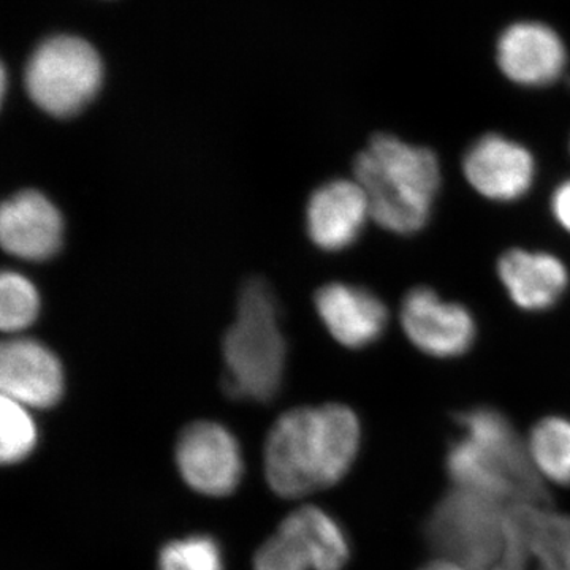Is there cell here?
Wrapping results in <instances>:
<instances>
[{"label":"cell","mask_w":570,"mask_h":570,"mask_svg":"<svg viewBox=\"0 0 570 570\" xmlns=\"http://www.w3.org/2000/svg\"><path fill=\"white\" fill-rule=\"evenodd\" d=\"M360 438L358 417L343 404L285 412L266 439V479L288 499L330 489L351 471Z\"/></svg>","instance_id":"1"},{"label":"cell","mask_w":570,"mask_h":570,"mask_svg":"<svg viewBox=\"0 0 570 570\" xmlns=\"http://www.w3.org/2000/svg\"><path fill=\"white\" fill-rule=\"evenodd\" d=\"M461 434L450 445L445 468L456 489L474 491L508 505H547L543 480L528 442L510 420L490 407L459 415Z\"/></svg>","instance_id":"2"},{"label":"cell","mask_w":570,"mask_h":570,"mask_svg":"<svg viewBox=\"0 0 570 570\" xmlns=\"http://www.w3.org/2000/svg\"><path fill=\"white\" fill-rule=\"evenodd\" d=\"M354 174L374 223L396 235L425 228L442 183L434 151L392 134H377L356 156Z\"/></svg>","instance_id":"3"},{"label":"cell","mask_w":570,"mask_h":570,"mask_svg":"<svg viewBox=\"0 0 570 570\" xmlns=\"http://www.w3.org/2000/svg\"><path fill=\"white\" fill-rule=\"evenodd\" d=\"M223 351L228 395L262 403L276 395L283 381L285 341L277 324L276 299L265 281H249L243 288Z\"/></svg>","instance_id":"4"},{"label":"cell","mask_w":570,"mask_h":570,"mask_svg":"<svg viewBox=\"0 0 570 570\" xmlns=\"http://www.w3.org/2000/svg\"><path fill=\"white\" fill-rule=\"evenodd\" d=\"M508 509L455 487L438 502L426 521L428 546L436 560L472 570H493L508 539Z\"/></svg>","instance_id":"5"},{"label":"cell","mask_w":570,"mask_h":570,"mask_svg":"<svg viewBox=\"0 0 570 570\" xmlns=\"http://www.w3.org/2000/svg\"><path fill=\"white\" fill-rule=\"evenodd\" d=\"M104 63L88 41L56 36L41 41L24 71L26 89L37 107L56 118L85 110L100 91Z\"/></svg>","instance_id":"6"},{"label":"cell","mask_w":570,"mask_h":570,"mask_svg":"<svg viewBox=\"0 0 570 570\" xmlns=\"http://www.w3.org/2000/svg\"><path fill=\"white\" fill-rule=\"evenodd\" d=\"M401 328L420 352L436 358H455L474 344V317L468 307L448 302L430 287L409 291L401 303Z\"/></svg>","instance_id":"7"},{"label":"cell","mask_w":570,"mask_h":570,"mask_svg":"<svg viewBox=\"0 0 570 570\" xmlns=\"http://www.w3.org/2000/svg\"><path fill=\"white\" fill-rule=\"evenodd\" d=\"M176 461L187 485L208 497H225L242 479V453L235 438L213 422L184 428L176 445Z\"/></svg>","instance_id":"8"},{"label":"cell","mask_w":570,"mask_h":570,"mask_svg":"<svg viewBox=\"0 0 570 570\" xmlns=\"http://www.w3.org/2000/svg\"><path fill=\"white\" fill-rule=\"evenodd\" d=\"M463 174L482 197L508 204L530 193L535 179V160L521 142L504 135L487 134L464 153Z\"/></svg>","instance_id":"9"},{"label":"cell","mask_w":570,"mask_h":570,"mask_svg":"<svg viewBox=\"0 0 570 570\" xmlns=\"http://www.w3.org/2000/svg\"><path fill=\"white\" fill-rule=\"evenodd\" d=\"M0 389L22 406H55L63 393L61 363L39 341H7L0 348Z\"/></svg>","instance_id":"10"},{"label":"cell","mask_w":570,"mask_h":570,"mask_svg":"<svg viewBox=\"0 0 570 570\" xmlns=\"http://www.w3.org/2000/svg\"><path fill=\"white\" fill-rule=\"evenodd\" d=\"M498 66L502 73L528 88H542L564 71L568 52L549 26L523 21L510 26L498 41Z\"/></svg>","instance_id":"11"},{"label":"cell","mask_w":570,"mask_h":570,"mask_svg":"<svg viewBox=\"0 0 570 570\" xmlns=\"http://www.w3.org/2000/svg\"><path fill=\"white\" fill-rule=\"evenodd\" d=\"M63 220L55 205L37 190H22L3 202L0 242L3 249L22 261H48L59 253Z\"/></svg>","instance_id":"12"},{"label":"cell","mask_w":570,"mask_h":570,"mask_svg":"<svg viewBox=\"0 0 570 570\" xmlns=\"http://www.w3.org/2000/svg\"><path fill=\"white\" fill-rule=\"evenodd\" d=\"M371 219L365 190L351 179H333L318 187L306 212L307 234L328 253L354 245Z\"/></svg>","instance_id":"13"},{"label":"cell","mask_w":570,"mask_h":570,"mask_svg":"<svg viewBox=\"0 0 570 570\" xmlns=\"http://www.w3.org/2000/svg\"><path fill=\"white\" fill-rule=\"evenodd\" d=\"M316 309L337 343L351 348L376 343L389 324L385 303L358 285H324L316 294Z\"/></svg>","instance_id":"14"},{"label":"cell","mask_w":570,"mask_h":570,"mask_svg":"<svg viewBox=\"0 0 570 570\" xmlns=\"http://www.w3.org/2000/svg\"><path fill=\"white\" fill-rule=\"evenodd\" d=\"M498 276L510 299L530 313L550 309L569 287V269L560 257L542 250L510 249L499 257Z\"/></svg>","instance_id":"15"},{"label":"cell","mask_w":570,"mask_h":570,"mask_svg":"<svg viewBox=\"0 0 570 570\" xmlns=\"http://www.w3.org/2000/svg\"><path fill=\"white\" fill-rule=\"evenodd\" d=\"M276 535L302 554L314 570H343L351 558L343 528L324 510L313 505L291 513L281 523Z\"/></svg>","instance_id":"16"},{"label":"cell","mask_w":570,"mask_h":570,"mask_svg":"<svg viewBox=\"0 0 570 570\" xmlns=\"http://www.w3.org/2000/svg\"><path fill=\"white\" fill-rule=\"evenodd\" d=\"M531 570H570V515L532 505L528 517Z\"/></svg>","instance_id":"17"},{"label":"cell","mask_w":570,"mask_h":570,"mask_svg":"<svg viewBox=\"0 0 570 570\" xmlns=\"http://www.w3.org/2000/svg\"><path fill=\"white\" fill-rule=\"evenodd\" d=\"M528 450L540 479L557 485H570V420H540L532 428Z\"/></svg>","instance_id":"18"},{"label":"cell","mask_w":570,"mask_h":570,"mask_svg":"<svg viewBox=\"0 0 570 570\" xmlns=\"http://www.w3.org/2000/svg\"><path fill=\"white\" fill-rule=\"evenodd\" d=\"M40 311V296L36 285L20 275L6 272L0 277V326L14 333L33 324Z\"/></svg>","instance_id":"19"},{"label":"cell","mask_w":570,"mask_h":570,"mask_svg":"<svg viewBox=\"0 0 570 570\" xmlns=\"http://www.w3.org/2000/svg\"><path fill=\"white\" fill-rule=\"evenodd\" d=\"M0 459L6 464L24 460L36 448L37 430L26 406L2 396L0 406Z\"/></svg>","instance_id":"20"},{"label":"cell","mask_w":570,"mask_h":570,"mask_svg":"<svg viewBox=\"0 0 570 570\" xmlns=\"http://www.w3.org/2000/svg\"><path fill=\"white\" fill-rule=\"evenodd\" d=\"M160 570H224L219 546L206 535H194L165 546Z\"/></svg>","instance_id":"21"},{"label":"cell","mask_w":570,"mask_h":570,"mask_svg":"<svg viewBox=\"0 0 570 570\" xmlns=\"http://www.w3.org/2000/svg\"><path fill=\"white\" fill-rule=\"evenodd\" d=\"M255 570H314L283 540L273 535L257 550L254 560Z\"/></svg>","instance_id":"22"},{"label":"cell","mask_w":570,"mask_h":570,"mask_svg":"<svg viewBox=\"0 0 570 570\" xmlns=\"http://www.w3.org/2000/svg\"><path fill=\"white\" fill-rule=\"evenodd\" d=\"M550 209L554 220L570 235V179H566L553 190Z\"/></svg>","instance_id":"23"},{"label":"cell","mask_w":570,"mask_h":570,"mask_svg":"<svg viewBox=\"0 0 570 570\" xmlns=\"http://www.w3.org/2000/svg\"><path fill=\"white\" fill-rule=\"evenodd\" d=\"M422 570H472L469 568H464V566L455 564V562L434 560L423 568Z\"/></svg>","instance_id":"24"}]
</instances>
